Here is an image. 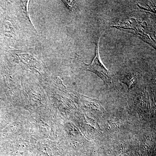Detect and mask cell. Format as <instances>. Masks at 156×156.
<instances>
[{"label": "cell", "instance_id": "cell-1", "mask_svg": "<svg viewBox=\"0 0 156 156\" xmlns=\"http://www.w3.org/2000/svg\"><path fill=\"white\" fill-rule=\"evenodd\" d=\"M99 42V41L96 45L95 56L92 63L89 65H87L84 63L82 61L85 65V66L83 67V68L84 70L92 72L97 75L103 81L105 85H107L111 83L112 79L110 73H109L108 71L104 67L100 61L98 53Z\"/></svg>", "mask_w": 156, "mask_h": 156}, {"label": "cell", "instance_id": "cell-2", "mask_svg": "<svg viewBox=\"0 0 156 156\" xmlns=\"http://www.w3.org/2000/svg\"><path fill=\"white\" fill-rule=\"evenodd\" d=\"M136 74H132L130 75L126 76V77L124 79V83L127 84L128 86V88L131 86V84L134 83V80L136 79Z\"/></svg>", "mask_w": 156, "mask_h": 156}]
</instances>
